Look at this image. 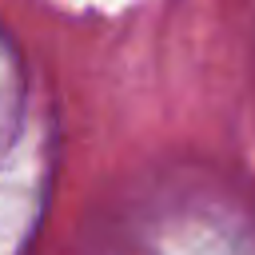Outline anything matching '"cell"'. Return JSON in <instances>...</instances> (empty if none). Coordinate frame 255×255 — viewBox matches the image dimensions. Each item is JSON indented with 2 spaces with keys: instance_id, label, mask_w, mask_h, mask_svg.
<instances>
[]
</instances>
